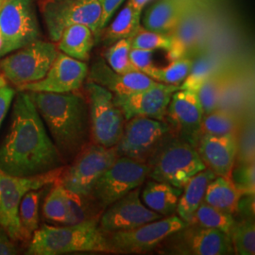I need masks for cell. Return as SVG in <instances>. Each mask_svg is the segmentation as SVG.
<instances>
[{"label": "cell", "mask_w": 255, "mask_h": 255, "mask_svg": "<svg viewBox=\"0 0 255 255\" xmlns=\"http://www.w3.org/2000/svg\"><path fill=\"white\" fill-rule=\"evenodd\" d=\"M64 166L33 177H16L0 170V226L13 240H23L19 222L20 201L28 191L40 190L59 181Z\"/></svg>", "instance_id": "6"}, {"label": "cell", "mask_w": 255, "mask_h": 255, "mask_svg": "<svg viewBox=\"0 0 255 255\" xmlns=\"http://www.w3.org/2000/svg\"><path fill=\"white\" fill-rule=\"evenodd\" d=\"M87 77H89V81L98 83L117 96L142 91L157 82L139 71L118 73L103 59H99L94 63Z\"/></svg>", "instance_id": "20"}, {"label": "cell", "mask_w": 255, "mask_h": 255, "mask_svg": "<svg viewBox=\"0 0 255 255\" xmlns=\"http://www.w3.org/2000/svg\"><path fill=\"white\" fill-rule=\"evenodd\" d=\"M148 175V166L128 157H118L96 182L90 198L105 209L112 203L138 188Z\"/></svg>", "instance_id": "9"}, {"label": "cell", "mask_w": 255, "mask_h": 255, "mask_svg": "<svg viewBox=\"0 0 255 255\" xmlns=\"http://www.w3.org/2000/svg\"><path fill=\"white\" fill-rule=\"evenodd\" d=\"M139 191V187L135 188L105 208L99 220L104 234L133 230L164 218L146 207L140 199Z\"/></svg>", "instance_id": "15"}, {"label": "cell", "mask_w": 255, "mask_h": 255, "mask_svg": "<svg viewBox=\"0 0 255 255\" xmlns=\"http://www.w3.org/2000/svg\"><path fill=\"white\" fill-rule=\"evenodd\" d=\"M152 50L141 49V48H130L129 50V61L137 71L146 74V72L153 66L152 64Z\"/></svg>", "instance_id": "41"}, {"label": "cell", "mask_w": 255, "mask_h": 255, "mask_svg": "<svg viewBox=\"0 0 255 255\" xmlns=\"http://www.w3.org/2000/svg\"><path fill=\"white\" fill-rule=\"evenodd\" d=\"M160 254L180 255H234L227 234L216 229L188 223L162 242Z\"/></svg>", "instance_id": "11"}, {"label": "cell", "mask_w": 255, "mask_h": 255, "mask_svg": "<svg viewBox=\"0 0 255 255\" xmlns=\"http://www.w3.org/2000/svg\"><path fill=\"white\" fill-rule=\"evenodd\" d=\"M180 85L156 82L154 85L129 95H114V101L122 111L125 119L146 117L164 121L171 97Z\"/></svg>", "instance_id": "17"}, {"label": "cell", "mask_w": 255, "mask_h": 255, "mask_svg": "<svg viewBox=\"0 0 255 255\" xmlns=\"http://www.w3.org/2000/svg\"><path fill=\"white\" fill-rule=\"evenodd\" d=\"M3 48H4V39L0 30V57L3 56Z\"/></svg>", "instance_id": "47"}, {"label": "cell", "mask_w": 255, "mask_h": 255, "mask_svg": "<svg viewBox=\"0 0 255 255\" xmlns=\"http://www.w3.org/2000/svg\"><path fill=\"white\" fill-rule=\"evenodd\" d=\"M38 190L28 191L19 204L18 217L23 239H29L39 228V201L41 194Z\"/></svg>", "instance_id": "29"}, {"label": "cell", "mask_w": 255, "mask_h": 255, "mask_svg": "<svg viewBox=\"0 0 255 255\" xmlns=\"http://www.w3.org/2000/svg\"><path fill=\"white\" fill-rule=\"evenodd\" d=\"M39 7L53 43L59 41L64 28L76 24L90 27L95 37L101 32V0H43Z\"/></svg>", "instance_id": "7"}, {"label": "cell", "mask_w": 255, "mask_h": 255, "mask_svg": "<svg viewBox=\"0 0 255 255\" xmlns=\"http://www.w3.org/2000/svg\"><path fill=\"white\" fill-rule=\"evenodd\" d=\"M235 222L236 219L234 215L213 207L205 201H202L195 212L191 223H196L206 228L219 230L229 236Z\"/></svg>", "instance_id": "28"}, {"label": "cell", "mask_w": 255, "mask_h": 255, "mask_svg": "<svg viewBox=\"0 0 255 255\" xmlns=\"http://www.w3.org/2000/svg\"><path fill=\"white\" fill-rule=\"evenodd\" d=\"M229 237L234 253L239 255H255V225L254 219L242 218L235 222Z\"/></svg>", "instance_id": "30"}, {"label": "cell", "mask_w": 255, "mask_h": 255, "mask_svg": "<svg viewBox=\"0 0 255 255\" xmlns=\"http://www.w3.org/2000/svg\"><path fill=\"white\" fill-rule=\"evenodd\" d=\"M242 195L243 193L232 182L230 177L217 176L210 182L203 201L213 207L235 215L237 203Z\"/></svg>", "instance_id": "26"}, {"label": "cell", "mask_w": 255, "mask_h": 255, "mask_svg": "<svg viewBox=\"0 0 255 255\" xmlns=\"http://www.w3.org/2000/svg\"><path fill=\"white\" fill-rule=\"evenodd\" d=\"M230 178L243 194L255 193V168L254 163H237L234 165Z\"/></svg>", "instance_id": "39"}, {"label": "cell", "mask_w": 255, "mask_h": 255, "mask_svg": "<svg viewBox=\"0 0 255 255\" xmlns=\"http://www.w3.org/2000/svg\"><path fill=\"white\" fill-rule=\"evenodd\" d=\"M7 84V80L5 79L4 76H0V87L4 86Z\"/></svg>", "instance_id": "48"}, {"label": "cell", "mask_w": 255, "mask_h": 255, "mask_svg": "<svg viewBox=\"0 0 255 255\" xmlns=\"http://www.w3.org/2000/svg\"><path fill=\"white\" fill-rule=\"evenodd\" d=\"M202 134L217 136L237 134L236 120L227 112L215 110L203 117L201 124Z\"/></svg>", "instance_id": "32"}, {"label": "cell", "mask_w": 255, "mask_h": 255, "mask_svg": "<svg viewBox=\"0 0 255 255\" xmlns=\"http://www.w3.org/2000/svg\"><path fill=\"white\" fill-rule=\"evenodd\" d=\"M17 248L7 232L0 226V255H17Z\"/></svg>", "instance_id": "45"}, {"label": "cell", "mask_w": 255, "mask_h": 255, "mask_svg": "<svg viewBox=\"0 0 255 255\" xmlns=\"http://www.w3.org/2000/svg\"><path fill=\"white\" fill-rule=\"evenodd\" d=\"M3 56L39 39L40 31L32 0H5L0 8Z\"/></svg>", "instance_id": "14"}, {"label": "cell", "mask_w": 255, "mask_h": 255, "mask_svg": "<svg viewBox=\"0 0 255 255\" xmlns=\"http://www.w3.org/2000/svg\"><path fill=\"white\" fill-rule=\"evenodd\" d=\"M63 163L29 94L19 91L9 131L0 145V170L16 177H33L62 167Z\"/></svg>", "instance_id": "1"}, {"label": "cell", "mask_w": 255, "mask_h": 255, "mask_svg": "<svg viewBox=\"0 0 255 255\" xmlns=\"http://www.w3.org/2000/svg\"><path fill=\"white\" fill-rule=\"evenodd\" d=\"M57 44L61 52L76 60L87 62L94 46V33L85 25H71L64 28Z\"/></svg>", "instance_id": "25"}, {"label": "cell", "mask_w": 255, "mask_h": 255, "mask_svg": "<svg viewBox=\"0 0 255 255\" xmlns=\"http://www.w3.org/2000/svg\"><path fill=\"white\" fill-rule=\"evenodd\" d=\"M63 160L75 158L88 143L90 124L87 101L75 92H27Z\"/></svg>", "instance_id": "2"}, {"label": "cell", "mask_w": 255, "mask_h": 255, "mask_svg": "<svg viewBox=\"0 0 255 255\" xmlns=\"http://www.w3.org/2000/svg\"><path fill=\"white\" fill-rule=\"evenodd\" d=\"M130 46L132 48H141L152 51L156 49H163L168 52L172 47V38L170 34L151 31L142 26L136 34L130 39Z\"/></svg>", "instance_id": "37"}, {"label": "cell", "mask_w": 255, "mask_h": 255, "mask_svg": "<svg viewBox=\"0 0 255 255\" xmlns=\"http://www.w3.org/2000/svg\"><path fill=\"white\" fill-rule=\"evenodd\" d=\"M216 177L217 175L210 169L204 168L203 170L195 174L186 182L182 188V195L180 196L177 204L176 212L179 218L186 223H191L195 212L204 200V196L210 182Z\"/></svg>", "instance_id": "23"}, {"label": "cell", "mask_w": 255, "mask_h": 255, "mask_svg": "<svg viewBox=\"0 0 255 255\" xmlns=\"http://www.w3.org/2000/svg\"><path fill=\"white\" fill-rule=\"evenodd\" d=\"M203 19L196 8L189 7L170 33L172 47L168 51L171 61L183 58L185 53L199 44L203 29Z\"/></svg>", "instance_id": "22"}, {"label": "cell", "mask_w": 255, "mask_h": 255, "mask_svg": "<svg viewBox=\"0 0 255 255\" xmlns=\"http://www.w3.org/2000/svg\"><path fill=\"white\" fill-rule=\"evenodd\" d=\"M125 0H101V31L107 26L110 19L114 15L115 11L119 9L120 5ZM100 34V33H99ZM99 36V35H98Z\"/></svg>", "instance_id": "43"}, {"label": "cell", "mask_w": 255, "mask_h": 255, "mask_svg": "<svg viewBox=\"0 0 255 255\" xmlns=\"http://www.w3.org/2000/svg\"><path fill=\"white\" fill-rule=\"evenodd\" d=\"M223 89V79L217 71L212 74L196 91L204 116L219 109Z\"/></svg>", "instance_id": "33"}, {"label": "cell", "mask_w": 255, "mask_h": 255, "mask_svg": "<svg viewBox=\"0 0 255 255\" xmlns=\"http://www.w3.org/2000/svg\"><path fill=\"white\" fill-rule=\"evenodd\" d=\"M130 39H122L112 44L104 53L105 62L118 73H128L137 71L129 61Z\"/></svg>", "instance_id": "35"}, {"label": "cell", "mask_w": 255, "mask_h": 255, "mask_svg": "<svg viewBox=\"0 0 255 255\" xmlns=\"http://www.w3.org/2000/svg\"><path fill=\"white\" fill-rule=\"evenodd\" d=\"M190 6L188 0H158L146 9L141 18L142 26L151 31L170 34Z\"/></svg>", "instance_id": "21"}, {"label": "cell", "mask_w": 255, "mask_h": 255, "mask_svg": "<svg viewBox=\"0 0 255 255\" xmlns=\"http://www.w3.org/2000/svg\"><path fill=\"white\" fill-rule=\"evenodd\" d=\"M119 156L114 147L87 144L64 169L58 182L68 191L82 197H90L92 190L103 172Z\"/></svg>", "instance_id": "8"}, {"label": "cell", "mask_w": 255, "mask_h": 255, "mask_svg": "<svg viewBox=\"0 0 255 255\" xmlns=\"http://www.w3.org/2000/svg\"><path fill=\"white\" fill-rule=\"evenodd\" d=\"M202 163L217 176L230 177L237 157V134H202L196 146Z\"/></svg>", "instance_id": "19"}, {"label": "cell", "mask_w": 255, "mask_h": 255, "mask_svg": "<svg viewBox=\"0 0 255 255\" xmlns=\"http://www.w3.org/2000/svg\"><path fill=\"white\" fill-rule=\"evenodd\" d=\"M237 214L242 218L255 219V194H243L237 203Z\"/></svg>", "instance_id": "44"}, {"label": "cell", "mask_w": 255, "mask_h": 255, "mask_svg": "<svg viewBox=\"0 0 255 255\" xmlns=\"http://www.w3.org/2000/svg\"><path fill=\"white\" fill-rule=\"evenodd\" d=\"M40 1H43V0H38V2H40Z\"/></svg>", "instance_id": "50"}, {"label": "cell", "mask_w": 255, "mask_h": 255, "mask_svg": "<svg viewBox=\"0 0 255 255\" xmlns=\"http://www.w3.org/2000/svg\"><path fill=\"white\" fill-rule=\"evenodd\" d=\"M85 62L59 52L46 76L37 81L17 87L19 91L44 92L66 94L78 91L88 75Z\"/></svg>", "instance_id": "16"}, {"label": "cell", "mask_w": 255, "mask_h": 255, "mask_svg": "<svg viewBox=\"0 0 255 255\" xmlns=\"http://www.w3.org/2000/svg\"><path fill=\"white\" fill-rule=\"evenodd\" d=\"M15 91L9 85H4L0 87V126L6 118L9 107L12 103Z\"/></svg>", "instance_id": "42"}, {"label": "cell", "mask_w": 255, "mask_h": 255, "mask_svg": "<svg viewBox=\"0 0 255 255\" xmlns=\"http://www.w3.org/2000/svg\"><path fill=\"white\" fill-rule=\"evenodd\" d=\"M151 180L183 188L195 174L205 167L196 146L171 130L146 163Z\"/></svg>", "instance_id": "4"}, {"label": "cell", "mask_w": 255, "mask_h": 255, "mask_svg": "<svg viewBox=\"0 0 255 255\" xmlns=\"http://www.w3.org/2000/svg\"><path fill=\"white\" fill-rule=\"evenodd\" d=\"M203 117L197 93L179 89L171 97L165 119L177 136L196 146L201 135Z\"/></svg>", "instance_id": "18"}, {"label": "cell", "mask_w": 255, "mask_h": 255, "mask_svg": "<svg viewBox=\"0 0 255 255\" xmlns=\"http://www.w3.org/2000/svg\"><path fill=\"white\" fill-rule=\"evenodd\" d=\"M141 18L142 12L133 9L128 2L109 26L100 32V34L102 33V40L112 45L122 39H131L142 27Z\"/></svg>", "instance_id": "27"}, {"label": "cell", "mask_w": 255, "mask_h": 255, "mask_svg": "<svg viewBox=\"0 0 255 255\" xmlns=\"http://www.w3.org/2000/svg\"><path fill=\"white\" fill-rule=\"evenodd\" d=\"M188 223L178 216H169L148 222L138 228L105 234L113 254H145L160 246L174 233Z\"/></svg>", "instance_id": "12"}, {"label": "cell", "mask_w": 255, "mask_h": 255, "mask_svg": "<svg viewBox=\"0 0 255 255\" xmlns=\"http://www.w3.org/2000/svg\"><path fill=\"white\" fill-rule=\"evenodd\" d=\"M239 155L238 163H254L255 162V128L251 124L247 131L242 133L240 143L237 142V153Z\"/></svg>", "instance_id": "40"}, {"label": "cell", "mask_w": 255, "mask_h": 255, "mask_svg": "<svg viewBox=\"0 0 255 255\" xmlns=\"http://www.w3.org/2000/svg\"><path fill=\"white\" fill-rule=\"evenodd\" d=\"M44 217L56 224H67V207L64 186L56 182L53 189L49 192L43 206Z\"/></svg>", "instance_id": "34"}, {"label": "cell", "mask_w": 255, "mask_h": 255, "mask_svg": "<svg viewBox=\"0 0 255 255\" xmlns=\"http://www.w3.org/2000/svg\"><path fill=\"white\" fill-rule=\"evenodd\" d=\"M182 192V188L152 180L146 182V187L142 192V201L147 208L163 217H169L176 213Z\"/></svg>", "instance_id": "24"}, {"label": "cell", "mask_w": 255, "mask_h": 255, "mask_svg": "<svg viewBox=\"0 0 255 255\" xmlns=\"http://www.w3.org/2000/svg\"><path fill=\"white\" fill-rule=\"evenodd\" d=\"M151 0H128V2L131 5V7L138 11L142 12L146 4H148Z\"/></svg>", "instance_id": "46"}, {"label": "cell", "mask_w": 255, "mask_h": 255, "mask_svg": "<svg viewBox=\"0 0 255 255\" xmlns=\"http://www.w3.org/2000/svg\"><path fill=\"white\" fill-rule=\"evenodd\" d=\"M217 62L211 57H201L196 62L193 61L191 70L186 79L180 85V89L196 92L206 79L217 69Z\"/></svg>", "instance_id": "36"}, {"label": "cell", "mask_w": 255, "mask_h": 255, "mask_svg": "<svg viewBox=\"0 0 255 255\" xmlns=\"http://www.w3.org/2000/svg\"><path fill=\"white\" fill-rule=\"evenodd\" d=\"M90 138L94 144L114 147L121 137L126 119L114 101V94L96 82L85 84Z\"/></svg>", "instance_id": "5"}, {"label": "cell", "mask_w": 255, "mask_h": 255, "mask_svg": "<svg viewBox=\"0 0 255 255\" xmlns=\"http://www.w3.org/2000/svg\"><path fill=\"white\" fill-rule=\"evenodd\" d=\"M4 1H5V0H0V8H1V6H2V4H3V3H4Z\"/></svg>", "instance_id": "49"}, {"label": "cell", "mask_w": 255, "mask_h": 255, "mask_svg": "<svg viewBox=\"0 0 255 255\" xmlns=\"http://www.w3.org/2000/svg\"><path fill=\"white\" fill-rule=\"evenodd\" d=\"M65 190V199H66V207H67V224H78L83 222L87 219H93L96 217L95 214H92L90 208V197H82L77 195L73 192Z\"/></svg>", "instance_id": "38"}, {"label": "cell", "mask_w": 255, "mask_h": 255, "mask_svg": "<svg viewBox=\"0 0 255 255\" xmlns=\"http://www.w3.org/2000/svg\"><path fill=\"white\" fill-rule=\"evenodd\" d=\"M1 61L3 76L17 87L43 79L59 50L51 42L38 39Z\"/></svg>", "instance_id": "10"}, {"label": "cell", "mask_w": 255, "mask_h": 255, "mask_svg": "<svg viewBox=\"0 0 255 255\" xmlns=\"http://www.w3.org/2000/svg\"><path fill=\"white\" fill-rule=\"evenodd\" d=\"M192 64L193 61L191 59L183 57L173 60L170 64L164 67H157L153 65L146 72V75L154 80L155 82L172 85H181L190 72Z\"/></svg>", "instance_id": "31"}, {"label": "cell", "mask_w": 255, "mask_h": 255, "mask_svg": "<svg viewBox=\"0 0 255 255\" xmlns=\"http://www.w3.org/2000/svg\"><path fill=\"white\" fill-rule=\"evenodd\" d=\"M121 137L115 146L119 157H128L146 164L155 149L170 131L165 121L134 117L126 120Z\"/></svg>", "instance_id": "13"}, {"label": "cell", "mask_w": 255, "mask_h": 255, "mask_svg": "<svg viewBox=\"0 0 255 255\" xmlns=\"http://www.w3.org/2000/svg\"><path fill=\"white\" fill-rule=\"evenodd\" d=\"M100 217L71 225L44 224L33 233L27 255H61L80 253H113L99 225Z\"/></svg>", "instance_id": "3"}]
</instances>
